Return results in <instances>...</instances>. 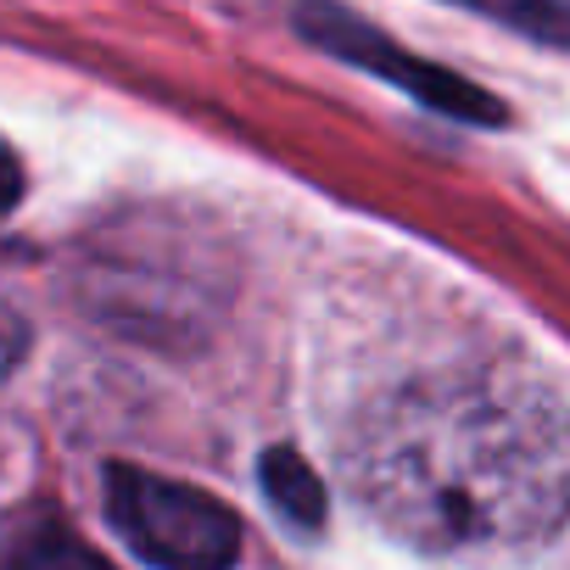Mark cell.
<instances>
[{"mask_svg":"<svg viewBox=\"0 0 570 570\" xmlns=\"http://www.w3.org/2000/svg\"><path fill=\"white\" fill-rule=\"evenodd\" d=\"M347 475L414 548H525L570 520V409L537 381H425L358 420Z\"/></svg>","mask_w":570,"mask_h":570,"instance_id":"1","label":"cell"},{"mask_svg":"<svg viewBox=\"0 0 570 570\" xmlns=\"http://www.w3.org/2000/svg\"><path fill=\"white\" fill-rule=\"evenodd\" d=\"M107 520L151 570H229L240 559V520L218 498L135 464H107Z\"/></svg>","mask_w":570,"mask_h":570,"instance_id":"2","label":"cell"},{"mask_svg":"<svg viewBox=\"0 0 570 570\" xmlns=\"http://www.w3.org/2000/svg\"><path fill=\"white\" fill-rule=\"evenodd\" d=\"M297 35H303L308 46H320L325 57H336V62H347V68H364V73H375L381 85H397L403 96H414L420 107H431V112H442V118L487 124V129H498V124L509 118V107H503L492 90L470 85V79L453 73V68H436V62L403 51L392 35H381L370 18L336 7V0H303V7H297Z\"/></svg>","mask_w":570,"mask_h":570,"instance_id":"3","label":"cell"},{"mask_svg":"<svg viewBox=\"0 0 570 570\" xmlns=\"http://www.w3.org/2000/svg\"><path fill=\"white\" fill-rule=\"evenodd\" d=\"M7 570H112L57 509H29L12 520Z\"/></svg>","mask_w":570,"mask_h":570,"instance_id":"4","label":"cell"},{"mask_svg":"<svg viewBox=\"0 0 570 570\" xmlns=\"http://www.w3.org/2000/svg\"><path fill=\"white\" fill-rule=\"evenodd\" d=\"M257 481H263V498L274 503V514L297 531H320L325 525V481L314 475V464L297 453V448H268L257 459Z\"/></svg>","mask_w":570,"mask_h":570,"instance_id":"5","label":"cell"},{"mask_svg":"<svg viewBox=\"0 0 570 570\" xmlns=\"http://www.w3.org/2000/svg\"><path fill=\"white\" fill-rule=\"evenodd\" d=\"M448 7L470 12V18H487L531 46H553V51H570V0H448Z\"/></svg>","mask_w":570,"mask_h":570,"instance_id":"6","label":"cell"},{"mask_svg":"<svg viewBox=\"0 0 570 570\" xmlns=\"http://www.w3.org/2000/svg\"><path fill=\"white\" fill-rule=\"evenodd\" d=\"M23 353H29V325H23L7 303H0V381L23 364Z\"/></svg>","mask_w":570,"mask_h":570,"instance_id":"7","label":"cell"},{"mask_svg":"<svg viewBox=\"0 0 570 570\" xmlns=\"http://www.w3.org/2000/svg\"><path fill=\"white\" fill-rule=\"evenodd\" d=\"M18 202H23V163H18V151L7 140H0V218H7Z\"/></svg>","mask_w":570,"mask_h":570,"instance_id":"8","label":"cell"}]
</instances>
